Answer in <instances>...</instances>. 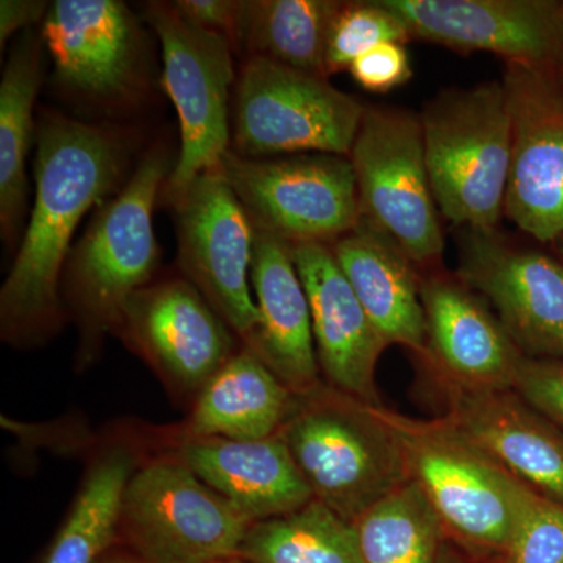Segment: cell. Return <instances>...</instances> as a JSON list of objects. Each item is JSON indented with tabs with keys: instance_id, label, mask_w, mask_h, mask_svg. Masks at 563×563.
<instances>
[{
	"instance_id": "obj_28",
	"label": "cell",
	"mask_w": 563,
	"mask_h": 563,
	"mask_svg": "<svg viewBox=\"0 0 563 563\" xmlns=\"http://www.w3.org/2000/svg\"><path fill=\"white\" fill-rule=\"evenodd\" d=\"M365 563H439L442 521L415 481H407L354 521Z\"/></svg>"
},
{
	"instance_id": "obj_2",
	"label": "cell",
	"mask_w": 563,
	"mask_h": 563,
	"mask_svg": "<svg viewBox=\"0 0 563 563\" xmlns=\"http://www.w3.org/2000/svg\"><path fill=\"white\" fill-rule=\"evenodd\" d=\"M279 433L313 498L350 523L410 481L384 406L320 385L295 395Z\"/></svg>"
},
{
	"instance_id": "obj_23",
	"label": "cell",
	"mask_w": 563,
	"mask_h": 563,
	"mask_svg": "<svg viewBox=\"0 0 563 563\" xmlns=\"http://www.w3.org/2000/svg\"><path fill=\"white\" fill-rule=\"evenodd\" d=\"M295 393L244 347L203 385L188 422V439L255 442L280 432Z\"/></svg>"
},
{
	"instance_id": "obj_29",
	"label": "cell",
	"mask_w": 563,
	"mask_h": 563,
	"mask_svg": "<svg viewBox=\"0 0 563 563\" xmlns=\"http://www.w3.org/2000/svg\"><path fill=\"white\" fill-rule=\"evenodd\" d=\"M409 29L383 0L342 2L333 18L325 51V74L347 70L366 52L385 43L409 44Z\"/></svg>"
},
{
	"instance_id": "obj_20",
	"label": "cell",
	"mask_w": 563,
	"mask_h": 563,
	"mask_svg": "<svg viewBox=\"0 0 563 563\" xmlns=\"http://www.w3.org/2000/svg\"><path fill=\"white\" fill-rule=\"evenodd\" d=\"M448 420L533 490L563 503V429L514 390L446 384Z\"/></svg>"
},
{
	"instance_id": "obj_9",
	"label": "cell",
	"mask_w": 563,
	"mask_h": 563,
	"mask_svg": "<svg viewBox=\"0 0 563 563\" xmlns=\"http://www.w3.org/2000/svg\"><path fill=\"white\" fill-rule=\"evenodd\" d=\"M220 168L252 224L288 244H332L361 220L350 157L295 154L246 158L229 151Z\"/></svg>"
},
{
	"instance_id": "obj_31",
	"label": "cell",
	"mask_w": 563,
	"mask_h": 563,
	"mask_svg": "<svg viewBox=\"0 0 563 563\" xmlns=\"http://www.w3.org/2000/svg\"><path fill=\"white\" fill-rule=\"evenodd\" d=\"M514 391L563 429V361L526 357Z\"/></svg>"
},
{
	"instance_id": "obj_22",
	"label": "cell",
	"mask_w": 563,
	"mask_h": 563,
	"mask_svg": "<svg viewBox=\"0 0 563 563\" xmlns=\"http://www.w3.org/2000/svg\"><path fill=\"white\" fill-rule=\"evenodd\" d=\"M331 247L352 290L388 346L401 344L424 358L428 333L417 265L398 244L362 218Z\"/></svg>"
},
{
	"instance_id": "obj_24",
	"label": "cell",
	"mask_w": 563,
	"mask_h": 563,
	"mask_svg": "<svg viewBox=\"0 0 563 563\" xmlns=\"http://www.w3.org/2000/svg\"><path fill=\"white\" fill-rule=\"evenodd\" d=\"M43 80V47L31 31L11 51L0 84V231L10 247L21 242L27 213V162L33 109Z\"/></svg>"
},
{
	"instance_id": "obj_5",
	"label": "cell",
	"mask_w": 563,
	"mask_h": 563,
	"mask_svg": "<svg viewBox=\"0 0 563 563\" xmlns=\"http://www.w3.org/2000/svg\"><path fill=\"white\" fill-rule=\"evenodd\" d=\"M401 440L410 479L444 532L477 553H506L529 485L507 472L451 420L420 421L385 409Z\"/></svg>"
},
{
	"instance_id": "obj_32",
	"label": "cell",
	"mask_w": 563,
	"mask_h": 563,
	"mask_svg": "<svg viewBox=\"0 0 563 563\" xmlns=\"http://www.w3.org/2000/svg\"><path fill=\"white\" fill-rule=\"evenodd\" d=\"M347 70L363 90L376 95L402 87L413 76L410 54L402 43L380 44L358 57Z\"/></svg>"
},
{
	"instance_id": "obj_35",
	"label": "cell",
	"mask_w": 563,
	"mask_h": 563,
	"mask_svg": "<svg viewBox=\"0 0 563 563\" xmlns=\"http://www.w3.org/2000/svg\"><path fill=\"white\" fill-rule=\"evenodd\" d=\"M98 563H161L147 555L139 553L133 548H114L111 547L106 555Z\"/></svg>"
},
{
	"instance_id": "obj_17",
	"label": "cell",
	"mask_w": 563,
	"mask_h": 563,
	"mask_svg": "<svg viewBox=\"0 0 563 563\" xmlns=\"http://www.w3.org/2000/svg\"><path fill=\"white\" fill-rule=\"evenodd\" d=\"M290 251L309 298L314 351L329 387L369 406H383L374 376L388 344L352 290L331 244H290Z\"/></svg>"
},
{
	"instance_id": "obj_4",
	"label": "cell",
	"mask_w": 563,
	"mask_h": 563,
	"mask_svg": "<svg viewBox=\"0 0 563 563\" xmlns=\"http://www.w3.org/2000/svg\"><path fill=\"white\" fill-rule=\"evenodd\" d=\"M174 165L165 150L147 152L128 184L98 207L70 251L66 284L91 343L121 328L132 296L150 285L158 263L152 217Z\"/></svg>"
},
{
	"instance_id": "obj_6",
	"label": "cell",
	"mask_w": 563,
	"mask_h": 563,
	"mask_svg": "<svg viewBox=\"0 0 563 563\" xmlns=\"http://www.w3.org/2000/svg\"><path fill=\"white\" fill-rule=\"evenodd\" d=\"M365 109L328 77L247 57L236 77L231 151L246 158L350 157Z\"/></svg>"
},
{
	"instance_id": "obj_34",
	"label": "cell",
	"mask_w": 563,
	"mask_h": 563,
	"mask_svg": "<svg viewBox=\"0 0 563 563\" xmlns=\"http://www.w3.org/2000/svg\"><path fill=\"white\" fill-rule=\"evenodd\" d=\"M49 3L43 0H2L0 2V47L13 33L27 29L33 22L46 18Z\"/></svg>"
},
{
	"instance_id": "obj_16",
	"label": "cell",
	"mask_w": 563,
	"mask_h": 563,
	"mask_svg": "<svg viewBox=\"0 0 563 563\" xmlns=\"http://www.w3.org/2000/svg\"><path fill=\"white\" fill-rule=\"evenodd\" d=\"M428 333L426 361L443 383L477 390H514L526 355L490 306L457 276L433 268L420 274Z\"/></svg>"
},
{
	"instance_id": "obj_37",
	"label": "cell",
	"mask_w": 563,
	"mask_h": 563,
	"mask_svg": "<svg viewBox=\"0 0 563 563\" xmlns=\"http://www.w3.org/2000/svg\"><path fill=\"white\" fill-rule=\"evenodd\" d=\"M211 563H247V562L243 561V559L239 558V555H232V558L221 559V561L211 562Z\"/></svg>"
},
{
	"instance_id": "obj_27",
	"label": "cell",
	"mask_w": 563,
	"mask_h": 563,
	"mask_svg": "<svg viewBox=\"0 0 563 563\" xmlns=\"http://www.w3.org/2000/svg\"><path fill=\"white\" fill-rule=\"evenodd\" d=\"M133 468L135 459L124 448L96 461L43 563L101 561L120 533L122 496Z\"/></svg>"
},
{
	"instance_id": "obj_30",
	"label": "cell",
	"mask_w": 563,
	"mask_h": 563,
	"mask_svg": "<svg viewBox=\"0 0 563 563\" xmlns=\"http://www.w3.org/2000/svg\"><path fill=\"white\" fill-rule=\"evenodd\" d=\"M504 559L506 563H563V503L529 488Z\"/></svg>"
},
{
	"instance_id": "obj_26",
	"label": "cell",
	"mask_w": 563,
	"mask_h": 563,
	"mask_svg": "<svg viewBox=\"0 0 563 563\" xmlns=\"http://www.w3.org/2000/svg\"><path fill=\"white\" fill-rule=\"evenodd\" d=\"M236 555L247 563H365L354 523L318 499L252 523Z\"/></svg>"
},
{
	"instance_id": "obj_18",
	"label": "cell",
	"mask_w": 563,
	"mask_h": 563,
	"mask_svg": "<svg viewBox=\"0 0 563 563\" xmlns=\"http://www.w3.org/2000/svg\"><path fill=\"white\" fill-rule=\"evenodd\" d=\"M121 329L161 372L188 390H202L233 355L228 322L190 280H165L135 292Z\"/></svg>"
},
{
	"instance_id": "obj_13",
	"label": "cell",
	"mask_w": 563,
	"mask_h": 563,
	"mask_svg": "<svg viewBox=\"0 0 563 563\" xmlns=\"http://www.w3.org/2000/svg\"><path fill=\"white\" fill-rule=\"evenodd\" d=\"M529 358L563 361V262L498 231L463 229L457 274Z\"/></svg>"
},
{
	"instance_id": "obj_36",
	"label": "cell",
	"mask_w": 563,
	"mask_h": 563,
	"mask_svg": "<svg viewBox=\"0 0 563 563\" xmlns=\"http://www.w3.org/2000/svg\"><path fill=\"white\" fill-rule=\"evenodd\" d=\"M439 563H472L462 559L461 555L454 553V551L446 550V547H443L442 555H440Z\"/></svg>"
},
{
	"instance_id": "obj_19",
	"label": "cell",
	"mask_w": 563,
	"mask_h": 563,
	"mask_svg": "<svg viewBox=\"0 0 563 563\" xmlns=\"http://www.w3.org/2000/svg\"><path fill=\"white\" fill-rule=\"evenodd\" d=\"M251 287L258 318L247 346L295 395L320 387L309 298L290 244L258 225H254Z\"/></svg>"
},
{
	"instance_id": "obj_15",
	"label": "cell",
	"mask_w": 563,
	"mask_h": 563,
	"mask_svg": "<svg viewBox=\"0 0 563 563\" xmlns=\"http://www.w3.org/2000/svg\"><path fill=\"white\" fill-rule=\"evenodd\" d=\"M43 41L58 85L88 101L120 106L143 88V33L120 0L51 3Z\"/></svg>"
},
{
	"instance_id": "obj_1",
	"label": "cell",
	"mask_w": 563,
	"mask_h": 563,
	"mask_svg": "<svg viewBox=\"0 0 563 563\" xmlns=\"http://www.w3.org/2000/svg\"><path fill=\"white\" fill-rule=\"evenodd\" d=\"M128 144L110 129L47 111L36 133L35 201L0 291L3 332L43 331L58 314V280L85 214L117 195Z\"/></svg>"
},
{
	"instance_id": "obj_38",
	"label": "cell",
	"mask_w": 563,
	"mask_h": 563,
	"mask_svg": "<svg viewBox=\"0 0 563 563\" xmlns=\"http://www.w3.org/2000/svg\"><path fill=\"white\" fill-rule=\"evenodd\" d=\"M555 79H558L559 85H561L563 90V58L561 65L558 66V69L554 70Z\"/></svg>"
},
{
	"instance_id": "obj_3",
	"label": "cell",
	"mask_w": 563,
	"mask_h": 563,
	"mask_svg": "<svg viewBox=\"0 0 563 563\" xmlns=\"http://www.w3.org/2000/svg\"><path fill=\"white\" fill-rule=\"evenodd\" d=\"M420 120L440 213L455 228L498 231L512 144L503 80L439 92Z\"/></svg>"
},
{
	"instance_id": "obj_7",
	"label": "cell",
	"mask_w": 563,
	"mask_h": 563,
	"mask_svg": "<svg viewBox=\"0 0 563 563\" xmlns=\"http://www.w3.org/2000/svg\"><path fill=\"white\" fill-rule=\"evenodd\" d=\"M350 161L362 220L398 244L418 269L439 265L444 235L420 117L398 107L366 106Z\"/></svg>"
},
{
	"instance_id": "obj_25",
	"label": "cell",
	"mask_w": 563,
	"mask_h": 563,
	"mask_svg": "<svg viewBox=\"0 0 563 563\" xmlns=\"http://www.w3.org/2000/svg\"><path fill=\"white\" fill-rule=\"evenodd\" d=\"M340 7L336 0H242L233 43L250 57L328 77L325 51Z\"/></svg>"
},
{
	"instance_id": "obj_8",
	"label": "cell",
	"mask_w": 563,
	"mask_h": 563,
	"mask_svg": "<svg viewBox=\"0 0 563 563\" xmlns=\"http://www.w3.org/2000/svg\"><path fill=\"white\" fill-rule=\"evenodd\" d=\"M146 20L161 40L162 85L179 114L180 154L162 191L174 206L196 177L220 168L231 151L232 44L185 20L173 3H147Z\"/></svg>"
},
{
	"instance_id": "obj_33",
	"label": "cell",
	"mask_w": 563,
	"mask_h": 563,
	"mask_svg": "<svg viewBox=\"0 0 563 563\" xmlns=\"http://www.w3.org/2000/svg\"><path fill=\"white\" fill-rule=\"evenodd\" d=\"M172 3L185 20L221 33L233 43L242 0H177Z\"/></svg>"
},
{
	"instance_id": "obj_11",
	"label": "cell",
	"mask_w": 563,
	"mask_h": 563,
	"mask_svg": "<svg viewBox=\"0 0 563 563\" xmlns=\"http://www.w3.org/2000/svg\"><path fill=\"white\" fill-rule=\"evenodd\" d=\"M172 207L181 272L247 342L258 313L251 291L254 225L246 210L221 168L196 177Z\"/></svg>"
},
{
	"instance_id": "obj_12",
	"label": "cell",
	"mask_w": 563,
	"mask_h": 563,
	"mask_svg": "<svg viewBox=\"0 0 563 563\" xmlns=\"http://www.w3.org/2000/svg\"><path fill=\"white\" fill-rule=\"evenodd\" d=\"M512 121L504 217L537 242L563 235V90L554 70L506 63Z\"/></svg>"
},
{
	"instance_id": "obj_14",
	"label": "cell",
	"mask_w": 563,
	"mask_h": 563,
	"mask_svg": "<svg viewBox=\"0 0 563 563\" xmlns=\"http://www.w3.org/2000/svg\"><path fill=\"white\" fill-rule=\"evenodd\" d=\"M413 40L461 54L555 70L563 58V2L555 0H383Z\"/></svg>"
},
{
	"instance_id": "obj_10",
	"label": "cell",
	"mask_w": 563,
	"mask_h": 563,
	"mask_svg": "<svg viewBox=\"0 0 563 563\" xmlns=\"http://www.w3.org/2000/svg\"><path fill=\"white\" fill-rule=\"evenodd\" d=\"M251 521L184 463L158 462L132 474L120 533L161 563H211L239 554Z\"/></svg>"
},
{
	"instance_id": "obj_21",
	"label": "cell",
	"mask_w": 563,
	"mask_h": 563,
	"mask_svg": "<svg viewBox=\"0 0 563 563\" xmlns=\"http://www.w3.org/2000/svg\"><path fill=\"white\" fill-rule=\"evenodd\" d=\"M180 455L184 465L251 523L295 512L314 499L280 433L255 442L188 439Z\"/></svg>"
}]
</instances>
